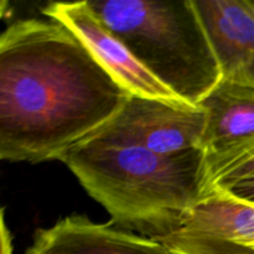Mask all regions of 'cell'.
I'll list each match as a JSON object with an SVG mask.
<instances>
[{
    "mask_svg": "<svg viewBox=\"0 0 254 254\" xmlns=\"http://www.w3.org/2000/svg\"><path fill=\"white\" fill-rule=\"evenodd\" d=\"M41 12L68 27L131 96L185 103L134 57L123 41L98 19L88 1L51 2Z\"/></svg>",
    "mask_w": 254,
    "mask_h": 254,
    "instance_id": "5",
    "label": "cell"
},
{
    "mask_svg": "<svg viewBox=\"0 0 254 254\" xmlns=\"http://www.w3.org/2000/svg\"><path fill=\"white\" fill-rule=\"evenodd\" d=\"M2 254H12L11 250V240H10V233L5 226L4 220H2Z\"/></svg>",
    "mask_w": 254,
    "mask_h": 254,
    "instance_id": "12",
    "label": "cell"
},
{
    "mask_svg": "<svg viewBox=\"0 0 254 254\" xmlns=\"http://www.w3.org/2000/svg\"><path fill=\"white\" fill-rule=\"evenodd\" d=\"M252 203H253V205H254V202H252Z\"/></svg>",
    "mask_w": 254,
    "mask_h": 254,
    "instance_id": "14",
    "label": "cell"
},
{
    "mask_svg": "<svg viewBox=\"0 0 254 254\" xmlns=\"http://www.w3.org/2000/svg\"><path fill=\"white\" fill-rule=\"evenodd\" d=\"M118 227L149 238L174 232L207 193L206 151L161 155L88 139L60 158Z\"/></svg>",
    "mask_w": 254,
    "mask_h": 254,
    "instance_id": "2",
    "label": "cell"
},
{
    "mask_svg": "<svg viewBox=\"0 0 254 254\" xmlns=\"http://www.w3.org/2000/svg\"><path fill=\"white\" fill-rule=\"evenodd\" d=\"M130 97L64 24L14 21L0 36V159L60 160Z\"/></svg>",
    "mask_w": 254,
    "mask_h": 254,
    "instance_id": "1",
    "label": "cell"
},
{
    "mask_svg": "<svg viewBox=\"0 0 254 254\" xmlns=\"http://www.w3.org/2000/svg\"><path fill=\"white\" fill-rule=\"evenodd\" d=\"M188 238L189 254H254V205L213 191L193 211Z\"/></svg>",
    "mask_w": 254,
    "mask_h": 254,
    "instance_id": "7",
    "label": "cell"
},
{
    "mask_svg": "<svg viewBox=\"0 0 254 254\" xmlns=\"http://www.w3.org/2000/svg\"><path fill=\"white\" fill-rule=\"evenodd\" d=\"M222 78L254 87V16L246 0H193Z\"/></svg>",
    "mask_w": 254,
    "mask_h": 254,
    "instance_id": "8",
    "label": "cell"
},
{
    "mask_svg": "<svg viewBox=\"0 0 254 254\" xmlns=\"http://www.w3.org/2000/svg\"><path fill=\"white\" fill-rule=\"evenodd\" d=\"M206 122L201 107L131 96L121 112L88 139L173 155L201 148Z\"/></svg>",
    "mask_w": 254,
    "mask_h": 254,
    "instance_id": "4",
    "label": "cell"
},
{
    "mask_svg": "<svg viewBox=\"0 0 254 254\" xmlns=\"http://www.w3.org/2000/svg\"><path fill=\"white\" fill-rule=\"evenodd\" d=\"M207 192L227 189L254 174V139L218 154H206Z\"/></svg>",
    "mask_w": 254,
    "mask_h": 254,
    "instance_id": "10",
    "label": "cell"
},
{
    "mask_svg": "<svg viewBox=\"0 0 254 254\" xmlns=\"http://www.w3.org/2000/svg\"><path fill=\"white\" fill-rule=\"evenodd\" d=\"M98 19L181 101L200 107L222 79L193 0H88Z\"/></svg>",
    "mask_w": 254,
    "mask_h": 254,
    "instance_id": "3",
    "label": "cell"
},
{
    "mask_svg": "<svg viewBox=\"0 0 254 254\" xmlns=\"http://www.w3.org/2000/svg\"><path fill=\"white\" fill-rule=\"evenodd\" d=\"M25 254H178L164 243L118 227L69 215L34 233Z\"/></svg>",
    "mask_w": 254,
    "mask_h": 254,
    "instance_id": "6",
    "label": "cell"
},
{
    "mask_svg": "<svg viewBox=\"0 0 254 254\" xmlns=\"http://www.w3.org/2000/svg\"><path fill=\"white\" fill-rule=\"evenodd\" d=\"M200 107L207 116L201 143L207 155L254 139V87L222 78Z\"/></svg>",
    "mask_w": 254,
    "mask_h": 254,
    "instance_id": "9",
    "label": "cell"
},
{
    "mask_svg": "<svg viewBox=\"0 0 254 254\" xmlns=\"http://www.w3.org/2000/svg\"><path fill=\"white\" fill-rule=\"evenodd\" d=\"M246 4H247L248 9H250V11L252 12V15L254 16V0H246Z\"/></svg>",
    "mask_w": 254,
    "mask_h": 254,
    "instance_id": "13",
    "label": "cell"
},
{
    "mask_svg": "<svg viewBox=\"0 0 254 254\" xmlns=\"http://www.w3.org/2000/svg\"><path fill=\"white\" fill-rule=\"evenodd\" d=\"M218 190H221V189H218ZM222 191L235 196L238 200L245 201V202H254V174L233 184L230 188L223 189Z\"/></svg>",
    "mask_w": 254,
    "mask_h": 254,
    "instance_id": "11",
    "label": "cell"
}]
</instances>
